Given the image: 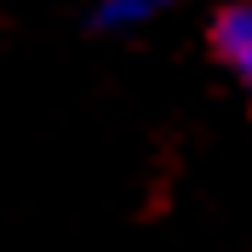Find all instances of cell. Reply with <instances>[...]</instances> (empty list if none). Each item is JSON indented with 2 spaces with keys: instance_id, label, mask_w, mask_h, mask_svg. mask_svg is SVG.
<instances>
[{
  "instance_id": "1",
  "label": "cell",
  "mask_w": 252,
  "mask_h": 252,
  "mask_svg": "<svg viewBox=\"0 0 252 252\" xmlns=\"http://www.w3.org/2000/svg\"><path fill=\"white\" fill-rule=\"evenodd\" d=\"M212 58L235 75V86L252 97V0H229L212 17Z\"/></svg>"
},
{
  "instance_id": "2",
  "label": "cell",
  "mask_w": 252,
  "mask_h": 252,
  "mask_svg": "<svg viewBox=\"0 0 252 252\" xmlns=\"http://www.w3.org/2000/svg\"><path fill=\"white\" fill-rule=\"evenodd\" d=\"M166 6H172V0H92L86 23L103 29V34H132V29H143V23H155Z\"/></svg>"
}]
</instances>
